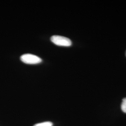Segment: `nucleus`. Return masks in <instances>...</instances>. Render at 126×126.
I'll use <instances>...</instances> for the list:
<instances>
[{"label":"nucleus","mask_w":126,"mask_h":126,"mask_svg":"<svg viewBox=\"0 0 126 126\" xmlns=\"http://www.w3.org/2000/svg\"><path fill=\"white\" fill-rule=\"evenodd\" d=\"M51 41L54 44L60 46L68 47L72 45V41L68 38L61 36L55 35L51 37Z\"/></svg>","instance_id":"obj_1"},{"label":"nucleus","mask_w":126,"mask_h":126,"mask_svg":"<svg viewBox=\"0 0 126 126\" xmlns=\"http://www.w3.org/2000/svg\"><path fill=\"white\" fill-rule=\"evenodd\" d=\"M121 108L122 111L124 113H126V98L122 99V102L121 105Z\"/></svg>","instance_id":"obj_4"},{"label":"nucleus","mask_w":126,"mask_h":126,"mask_svg":"<svg viewBox=\"0 0 126 126\" xmlns=\"http://www.w3.org/2000/svg\"><path fill=\"white\" fill-rule=\"evenodd\" d=\"M53 123L51 122H45L35 124L34 126H52Z\"/></svg>","instance_id":"obj_3"},{"label":"nucleus","mask_w":126,"mask_h":126,"mask_svg":"<svg viewBox=\"0 0 126 126\" xmlns=\"http://www.w3.org/2000/svg\"><path fill=\"white\" fill-rule=\"evenodd\" d=\"M21 60L23 63L31 64L39 63L42 61L39 57L31 54H23L21 57Z\"/></svg>","instance_id":"obj_2"}]
</instances>
